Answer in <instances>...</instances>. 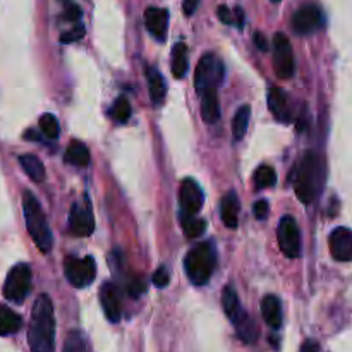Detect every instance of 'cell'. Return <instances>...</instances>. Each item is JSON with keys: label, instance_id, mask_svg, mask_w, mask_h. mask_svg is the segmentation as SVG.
Returning <instances> with one entry per match:
<instances>
[{"label": "cell", "instance_id": "6da1fadb", "mask_svg": "<svg viewBox=\"0 0 352 352\" xmlns=\"http://www.w3.org/2000/svg\"><path fill=\"white\" fill-rule=\"evenodd\" d=\"M28 342L31 352H54L55 349V313L50 296L40 294L34 301Z\"/></svg>", "mask_w": 352, "mask_h": 352}, {"label": "cell", "instance_id": "7a4b0ae2", "mask_svg": "<svg viewBox=\"0 0 352 352\" xmlns=\"http://www.w3.org/2000/svg\"><path fill=\"white\" fill-rule=\"evenodd\" d=\"M292 177H294L292 182H294L296 196L305 205H309L320 195V191L323 188V182H325V165H323V158L316 151H308L302 157V160L299 162L298 168H296Z\"/></svg>", "mask_w": 352, "mask_h": 352}, {"label": "cell", "instance_id": "3957f363", "mask_svg": "<svg viewBox=\"0 0 352 352\" xmlns=\"http://www.w3.org/2000/svg\"><path fill=\"white\" fill-rule=\"evenodd\" d=\"M23 210L31 239L34 241V244H36L41 253H50L52 246H54V236H52L47 217L41 210L40 201L31 191L23 192Z\"/></svg>", "mask_w": 352, "mask_h": 352}, {"label": "cell", "instance_id": "277c9868", "mask_svg": "<svg viewBox=\"0 0 352 352\" xmlns=\"http://www.w3.org/2000/svg\"><path fill=\"white\" fill-rule=\"evenodd\" d=\"M217 267V251L212 241L199 243L188 251L184 268L188 278L195 285H205L212 278Z\"/></svg>", "mask_w": 352, "mask_h": 352}, {"label": "cell", "instance_id": "5b68a950", "mask_svg": "<svg viewBox=\"0 0 352 352\" xmlns=\"http://www.w3.org/2000/svg\"><path fill=\"white\" fill-rule=\"evenodd\" d=\"M226 69H223L222 60L215 54H205L199 58L195 71V86L198 91H206V89H217V86L222 85Z\"/></svg>", "mask_w": 352, "mask_h": 352}, {"label": "cell", "instance_id": "8992f818", "mask_svg": "<svg viewBox=\"0 0 352 352\" xmlns=\"http://www.w3.org/2000/svg\"><path fill=\"white\" fill-rule=\"evenodd\" d=\"M31 289V268L30 265L19 263L9 272L3 284V298L21 305L28 298Z\"/></svg>", "mask_w": 352, "mask_h": 352}, {"label": "cell", "instance_id": "52a82bcc", "mask_svg": "<svg viewBox=\"0 0 352 352\" xmlns=\"http://www.w3.org/2000/svg\"><path fill=\"white\" fill-rule=\"evenodd\" d=\"M64 270L67 280L78 289L88 287L96 277V263L93 256H86L82 260L76 256H67L65 258Z\"/></svg>", "mask_w": 352, "mask_h": 352}, {"label": "cell", "instance_id": "ba28073f", "mask_svg": "<svg viewBox=\"0 0 352 352\" xmlns=\"http://www.w3.org/2000/svg\"><path fill=\"white\" fill-rule=\"evenodd\" d=\"M274 67L280 79H289L294 76L296 62L289 38L284 33L274 36Z\"/></svg>", "mask_w": 352, "mask_h": 352}, {"label": "cell", "instance_id": "9c48e42d", "mask_svg": "<svg viewBox=\"0 0 352 352\" xmlns=\"http://www.w3.org/2000/svg\"><path fill=\"white\" fill-rule=\"evenodd\" d=\"M278 246H280L282 253L287 258H298L301 254V232H299L298 222L294 217L285 215L282 217L280 223H278Z\"/></svg>", "mask_w": 352, "mask_h": 352}, {"label": "cell", "instance_id": "30bf717a", "mask_svg": "<svg viewBox=\"0 0 352 352\" xmlns=\"http://www.w3.org/2000/svg\"><path fill=\"white\" fill-rule=\"evenodd\" d=\"M201 188L195 179L188 177L182 181L181 191H179V201H181V219H191L201 210L203 206Z\"/></svg>", "mask_w": 352, "mask_h": 352}, {"label": "cell", "instance_id": "8fae6325", "mask_svg": "<svg viewBox=\"0 0 352 352\" xmlns=\"http://www.w3.org/2000/svg\"><path fill=\"white\" fill-rule=\"evenodd\" d=\"M323 24V14L315 3H306L292 16V30L298 34H311Z\"/></svg>", "mask_w": 352, "mask_h": 352}, {"label": "cell", "instance_id": "7c38bea8", "mask_svg": "<svg viewBox=\"0 0 352 352\" xmlns=\"http://www.w3.org/2000/svg\"><path fill=\"white\" fill-rule=\"evenodd\" d=\"M69 227H71V232L78 237H88L95 230V217H93L89 201H86L85 205H81V203L72 205Z\"/></svg>", "mask_w": 352, "mask_h": 352}, {"label": "cell", "instance_id": "4fadbf2b", "mask_svg": "<svg viewBox=\"0 0 352 352\" xmlns=\"http://www.w3.org/2000/svg\"><path fill=\"white\" fill-rule=\"evenodd\" d=\"M330 253L337 261H352V230L337 227L329 237Z\"/></svg>", "mask_w": 352, "mask_h": 352}, {"label": "cell", "instance_id": "5bb4252c", "mask_svg": "<svg viewBox=\"0 0 352 352\" xmlns=\"http://www.w3.org/2000/svg\"><path fill=\"white\" fill-rule=\"evenodd\" d=\"M144 26L157 40L164 41L167 38L168 12L160 7H148L144 10Z\"/></svg>", "mask_w": 352, "mask_h": 352}, {"label": "cell", "instance_id": "9a60e30c", "mask_svg": "<svg viewBox=\"0 0 352 352\" xmlns=\"http://www.w3.org/2000/svg\"><path fill=\"white\" fill-rule=\"evenodd\" d=\"M100 302H102L103 313H105L107 320L112 323H117L120 320V301L119 292H117L113 284H103L100 289Z\"/></svg>", "mask_w": 352, "mask_h": 352}, {"label": "cell", "instance_id": "2e32d148", "mask_svg": "<svg viewBox=\"0 0 352 352\" xmlns=\"http://www.w3.org/2000/svg\"><path fill=\"white\" fill-rule=\"evenodd\" d=\"M268 109L280 122H289L291 120V109H289L287 95L278 86L268 89Z\"/></svg>", "mask_w": 352, "mask_h": 352}, {"label": "cell", "instance_id": "e0dca14e", "mask_svg": "<svg viewBox=\"0 0 352 352\" xmlns=\"http://www.w3.org/2000/svg\"><path fill=\"white\" fill-rule=\"evenodd\" d=\"M239 198L234 191H229L222 198L220 203V213H222V220L226 223V227L229 229H237L239 226V208H241Z\"/></svg>", "mask_w": 352, "mask_h": 352}, {"label": "cell", "instance_id": "ac0fdd59", "mask_svg": "<svg viewBox=\"0 0 352 352\" xmlns=\"http://www.w3.org/2000/svg\"><path fill=\"white\" fill-rule=\"evenodd\" d=\"M261 313H263V318L268 327L275 330L280 329L284 316H282L280 299L277 296H265L263 301H261Z\"/></svg>", "mask_w": 352, "mask_h": 352}, {"label": "cell", "instance_id": "d6986e66", "mask_svg": "<svg viewBox=\"0 0 352 352\" xmlns=\"http://www.w3.org/2000/svg\"><path fill=\"white\" fill-rule=\"evenodd\" d=\"M144 74H146L148 89H150L151 100H153L155 105H162L165 100V95H167V85H165L164 76L158 72V69L150 67V65L146 67Z\"/></svg>", "mask_w": 352, "mask_h": 352}, {"label": "cell", "instance_id": "ffe728a7", "mask_svg": "<svg viewBox=\"0 0 352 352\" xmlns=\"http://www.w3.org/2000/svg\"><path fill=\"white\" fill-rule=\"evenodd\" d=\"M220 102L217 89H206L201 95V117L205 122L215 124L220 119Z\"/></svg>", "mask_w": 352, "mask_h": 352}, {"label": "cell", "instance_id": "44dd1931", "mask_svg": "<svg viewBox=\"0 0 352 352\" xmlns=\"http://www.w3.org/2000/svg\"><path fill=\"white\" fill-rule=\"evenodd\" d=\"M222 306H223V311H226V315L229 316V320L232 323H236L237 320L241 318V316L244 315V309L243 306H241V301H239V296H237L236 289L232 287V285H227L226 289H223L222 292Z\"/></svg>", "mask_w": 352, "mask_h": 352}, {"label": "cell", "instance_id": "7402d4cb", "mask_svg": "<svg viewBox=\"0 0 352 352\" xmlns=\"http://www.w3.org/2000/svg\"><path fill=\"white\" fill-rule=\"evenodd\" d=\"M64 160L69 165H74V167H86L89 164L88 146L81 143V141H72L67 146V150H65Z\"/></svg>", "mask_w": 352, "mask_h": 352}, {"label": "cell", "instance_id": "603a6c76", "mask_svg": "<svg viewBox=\"0 0 352 352\" xmlns=\"http://www.w3.org/2000/svg\"><path fill=\"white\" fill-rule=\"evenodd\" d=\"M21 327H23L21 316L7 306H0V336H12V333L19 332Z\"/></svg>", "mask_w": 352, "mask_h": 352}, {"label": "cell", "instance_id": "cb8c5ba5", "mask_svg": "<svg viewBox=\"0 0 352 352\" xmlns=\"http://www.w3.org/2000/svg\"><path fill=\"white\" fill-rule=\"evenodd\" d=\"M188 47H186V43L179 41L174 47V50H172V74L177 79L184 78L186 72H188Z\"/></svg>", "mask_w": 352, "mask_h": 352}, {"label": "cell", "instance_id": "d4e9b609", "mask_svg": "<svg viewBox=\"0 0 352 352\" xmlns=\"http://www.w3.org/2000/svg\"><path fill=\"white\" fill-rule=\"evenodd\" d=\"M234 325H236V332L243 342H246V344L256 342V339H258L256 323H254V320L251 318L248 313H244V315L241 316V318L237 320Z\"/></svg>", "mask_w": 352, "mask_h": 352}, {"label": "cell", "instance_id": "484cf974", "mask_svg": "<svg viewBox=\"0 0 352 352\" xmlns=\"http://www.w3.org/2000/svg\"><path fill=\"white\" fill-rule=\"evenodd\" d=\"M19 164L23 167V170L30 175L31 181L41 182L45 179V167L41 164V160L34 155H21Z\"/></svg>", "mask_w": 352, "mask_h": 352}, {"label": "cell", "instance_id": "4316f807", "mask_svg": "<svg viewBox=\"0 0 352 352\" xmlns=\"http://www.w3.org/2000/svg\"><path fill=\"white\" fill-rule=\"evenodd\" d=\"M250 119H251V109L248 105H243L241 109H237L236 116L232 119V134L234 140L241 141L248 133V127H250Z\"/></svg>", "mask_w": 352, "mask_h": 352}, {"label": "cell", "instance_id": "83f0119b", "mask_svg": "<svg viewBox=\"0 0 352 352\" xmlns=\"http://www.w3.org/2000/svg\"><path fill=\"white\" fill-rule=\"evenodd\" d=\"M275 182H277V174H275L270 165H261V167L256 168V172H254V186L258 189L272 188V186H275Z\"/></svg>", "mask_w": 352, "mask_h": 352}, {"label": "cell", "instance_id": "f1b7e54d", "mask_svg": "<svg viewBox=\"0 0 352 352\" xmlns=\"http://www.w3.org/2000/svg\"><path fill=\"white\" fill-rule=\"evenodd\" d=\"M40 129L43 133V136H47L48 140H55L58 136V133H60L57 117L52 116V113H43L40 117Z\"/></svg>", "mask_w": 352, "mask_h": 352}, {"label": "cell", "instance_id": "f546056e", "mask_svg": "<svg viewBox=\"0 0 352 352\" xmlns=\"http://www.w3.org/2000/svg\"><path fill=\"white\" fill-rule=\"evenodd\" d=\"M112 117L117 122H127L131 117V103L126 96H119L112 105Z\"/></svg>", "mask_w": 352, "mask_h": 352}, {"label": "cell", "instance_id": "4dcf8cb0", "mask_svg": "<svg viewBox=\"0 0 352 352\" xmlns=\"http://www.w3.org/2000/svg\"><path fill=\"white\" fill-rule=\"evenodd\" d=\"M182 227H184L186 237H198L205 232L206 222L201 219H196V217H191V219H182Z\"/></svg>", "mask_w": 352, "mask_h": 352}, {"label": "cell", "instance_id": "1f68e13d", "mask_svg": "<svg viewBox=\"0 0 352 352\" xmlns=\"http://www.w3.org/2000/svg\"><path fill=\"white\" fill-rule=\"evenodd\" d=\"M64 352H88L86 351V344H85V337L74 330L67 336L64 344Z\"/></svg>", "mask_w": 352, "mask_h": 352}, {"label": "cell", "instance_id": "d6a6232c", "mask_svg": "<svg viewBox=\"0 0 352 352\" xmlns=\"http://www.w3.org/2000/svg\"><path fill=\"white\" fill-rule=\"evenodd\" d=\"M64 16L67 21L76 23V21L81 19V16H82L81 7H79L78 3L72 2V0H64Z\"/></svg>", "mask_w": 352, "mask_h": 352}, {"label": "cell", "instance_id": "836d02e7", "mask_svg": "<svg viewBox=\"0 0 352 352\" xmlns=\"http://www.w3.org/2000/svg\"><path fill=\"white\" fill-rule=\"evenodd\" d=\"M82 36H85V26H82V24H76L71 31L62 33L60 41L62 43H74V41L81 40Z\"/></svg>", "mask_w": 352, "mask_h": 352}, {"label": "cell", "instance_id": "e575fe53", "mask_svg": "<svg viewBox=\"0 0 352 352\" xmlns=\"http://www.w3.org/2000/svg\"><path fill=\"white\" fill-rule=\"evenodd\" d=\"M151 282H153L155 287H158V289L167 287L168 282H170V274H168V268L167 267L158 268V270L153 274V277H151Z\"/></svg>", "mask_w": 352, "mask_h": 352}, {"label": "cell", "instance_id": "d590c367", "mask_svg": "<svg viewBox=\"0 0 352 352\" xmlns=\"http://www.w3.org/2000/svg\"><path fill=\"white\" fill-rule=\"evenodd\" d=\"M127 291H129L131 298H140V296L144 294V291H146V282H144V278L141 277H134L133 280L129 282Z\"/></svg>", "mask_w": 352, "mask_h": 352}, {"label": "cell", "instance_id": "8d00e7d4", "mask_svg": "<svg viewBox=\"0 0 352 352\" xmlns=\"http://www.w3.org/2000/svg\"><path fill=\"white\" fill-rule=\"evenodd\" d=\"M268 212H270V208H268L267 199H260V201H256L253 205V213H254V217H256L258 220L267 219Z\"/></svg>", "mask_w": 352, "mask_h": 352}, {"label": "cell", "instance_id": "74e56055", "mask_svg": "<svg viewBox=\"0 0 352 352\" xmlns=\"http://www.w3.org/2000/svg\"><path fill=\"white\" fill-rule=\"evenodd\" d=\"M217 14H219V19L222 21L223 24H234V21H236L234 19L232 10H230L227 6H220L219 10H217Z\"/></svg>", "mask_w": 352, "mask_h": 352}, {"label": "cell", "instance_id": "f35d334b", "mask_svg": "<svg viewBox=\"0 0 352 352\" xmlns=\"http://www.w3.org/2000/svg\"><path fill=\"white\" fill-rule=\"evenodd\" d=\"M198 3H199V0H184V3H182V9H184L186 16H191V14H195V10L198 9Z\"/></svg>", "mask_w": 352, "mask_h": 352}, {"label": "cell", "instance_id": "ab89813d", "mask_svg": "<svg viewBox=\"0 0 352 352\" xmlns=\"http://www.w3.org/2000/svg\"><path fill=\"white\" fill-rule=\"evenodd\" d=\"M253 40H254V45H256L260 50H263V52L268 50V43H267V40H265L263 33H258L256 31V33L253 34Z\"/></svg>", "mask_w": 352, "mask_h": 352}, {"label": "cell", "instance_id": "60d3db41", "mask_svg": "<svg viewBox=\"0 0 352 352\" xmlns=\"http://www.w3.org/2000/svg\"><path fill=\"white\" fill-rule=\"evenodd\" d=\"M299 352H320V344L316 340H306Z\"/></svg>", "mask_w": 352, "mask_h": 352}, {"label": "cell", "instance_id": "b9f144b4", "mask_svg": "<svg viewBox=\"0 0 352 352\" xmlns=\"http://www.w3.org/2000/svg\"><path fill=\"white\" fill-rule=\"evenodd\" d=\"M236 14H237V26L243 28V26H244V14H243V9H241V7H237Z\"/></svg>", "mask_w": 352, "mask_h": 352}, {"label": "cell", "instance_id": "7bdbcfd3", "mask_svg": "<svg viewBox=\"0 0 352 352\" xmlns=\"http://www.w3.org/2000/svg\"><path fill=\"white\" fill-rule=\"evenodd\" d=\"M272 2H280V0H272Z\"/></svg>", "mask_w": 352, "mask_h": 352}]
</instances>
